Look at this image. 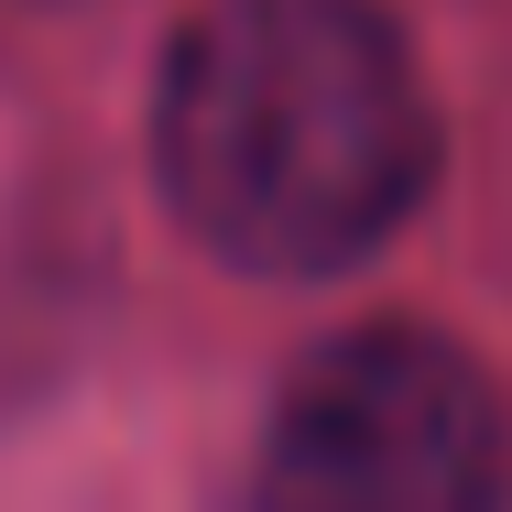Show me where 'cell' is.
Wrapping results in <instances>:
<instances>
[{
  "label": "cell",
  "mask_w": 512,
  "mask_h": 512,
  "mask_svg": "<svg viewBox=\"0 0 512 512\" xmlns=\"http://www.w3.org/2000/svg\"><path fill=\"white\" fill-rule=\"evenodd\" d=\"M153 164L218 262L316 284L414 218L436 99L371 0H207L153 88Z\"/></svg>",
  "instance_id": "obj_1"
},
{
  "label": "cell",
  "mask_w": 512,
  "mask_h": 512,
  "mask_svg": "<svg viewBox=\"0 0 512 512\" xmlns=\"http://www.w3.org/2000/svg\"><path fill=\"white\" fill-rule=\"evenodd\" d=\"M502 491V393L436 327L327 338L262 436V512H502Z\"/></svg>",
  "instance_id": "obj_2"
}]
</instances>
